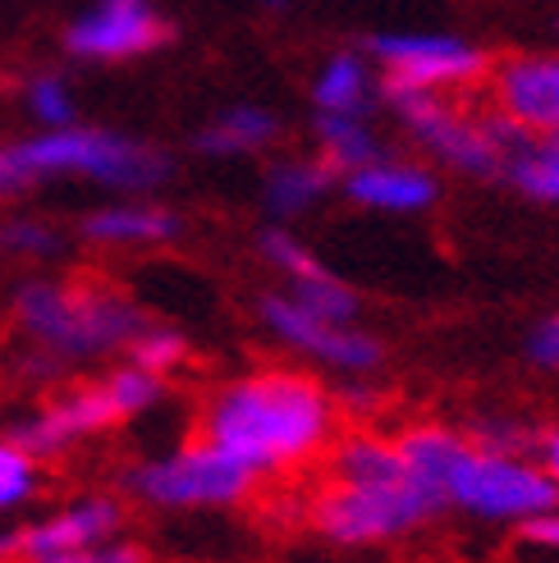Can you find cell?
Instances as JSON below:
<instances>
[{"label": "cell", "mask_w": 559, "mask_h": 563, "mask_svg": "<svg viewBox=\"0 0 559 563\" xmlns=\"http://www.w3.org/2000/svg\"><path fill=\"white\" fill-rule=\"evenodd\" d=\"M202 440L262 482L326 454L335 440V399L303 372H248L207 399Z\"/></svg>", "instance_id": "cell-1"}, {"label": "cell", "mask_w": 559, "mask_h": 563, "mask_svg": "<svg viewBox=\"0 0 559 563\" xmlns=\"http://www.w3.org/2000/svg\"><path fill=\"white\" fill-rule=\"evenodd\" d=\"M440 509L445 504L408 472L395 440L353 431L344 440H330L326 486L313 495L307 518L330 545L372 550L413 537Z\"/></svg>", "instance_id": "cell-2"}, {"label": "cell", "mask_w": 559, "mask_h": 563, "mask_svg": "<svg viewBox=\"0 0 559 563\" xmlns=\"http://www.w3.org/2000/svg\"><path fill=\"white\" fill-rule=\"evenodd\" d=\"M143 325V307L97 279H23L14 289V330L28 349V376H55L120 353Z\"/></svg>", "instance_id": "cell-3"}, {"label": "cell", "mask_w": 559, "mask_h": 563, "mask_svg": "<svg viewBox=\"0 0 559 563\" xmlns=\"http://www.w3.org/2000/svg\"><path fill=\"white\" fill-rule=\"evenodd\" d=\"M23 179H92L106 188H156L165 175H171V161H165L156 147L133 143L124 133L110 129H42L37 137L10 147Z\"/></svg>", "instance_id": "cell-4"}, {"label": "cell", "mask_w": 559, "mask_h": 563, "mask_svg": "<svg viewBox=\"0 0 559 563\" xmlns=\"http://www.w3.org/2000/svg\"><path fill=\"white\" fill-rule=\"evenodd\" d=\"M385 101L395 106V115L413 129V137L445 165H454L463 175H495L509 170V161L527 147L518 124L505 115L478 120L463 106L450 101V92H417V88H385Z\"/></svg>", "instance_id": "cell-5"}, {"label": "cell", "mask_w": 559, "mask_h": 563, "mask_svg": "<svg viewBox=\"0 0 559 563\" xmlns=\"http://www.w3.org/2000/svg\"><path fill=\"white\" fill-rule=\"evenodd\" d=\"M124 486L138 504L161 509V514H211V509L243 504L257 490V476L198 435L171 449V454L133 463Z\"/></svg>", "instance_id": "cell-6"}, {"label": "cell", "mask_w": 559, "mask_h": 563, "mask_svg": "<svg viewBox=\"0 0 559 563\" xmlns=\"http://www.w3.org/2000/svg\"><path fill=\"white\" fill-rule=\"evenodd\" d=\"M440 504L482 522H527L533 514L559 504V490L523 454H495V449H482L463 435L454 459L445 463Z\"/></svg>", "instance_id": "cell-7"}, {"label": "cell", "mask_w": 559, "mask_h": 563, "mask_svg": "<svg viewBox=\"0 0 559 563\" xmlns=\"http://www.w3.org/2000/svg\"><path fill=\"white\" fill-rule=\"evenodd\" d=\"M372 55L385 65V88L454 92L486 69V55L450 33H385L372 42Z\"/></svg>", "instance_id": "cell-8"}, {"label": "cell", "mask_w": 559, "mask_h": 563, "mask_svg": "<svg viewBox=\"0 0 559 563\" xmlns=\"http://www.w3.org/2000/svg\"><path fill=\"white\" fill-rule=\"evenodd\" d=\"M110 427H120V412H116V404H110L106 385L88 380V385H69L61 394H51L42 408L19 417L10 440L23 444L37 463H46V459H61V454H69V449H78L83 440H92Z\"/></svg>", "instance_id": "cell-9"}, {"label": "cell", "mask_w": 559, "mask_h": 563, "mask_svg": "<svg viewBox=\"0 0 559 563\" xmlns=\"http://www.w3.org/2000/svg\"><path fill=\"white\" fill-rule=\"evenodd\" d=\"M262 321L280 344H289V349L326 362V367H335V372H349V376L376 372L381 357H385V349L372 340L368 330H358L353 321H326L317 312H307V307H298L289 294L266 298Z\"/></svg>", "instance_id": "cell-10"}, {"label": "cell", "mask_w": 559, "mask_h": 563, "mask_svg": "<svg viewBox=\"0 0 559 563\" xmlns=\"http://www.w3.org/2000/svg\"><path fill=\"white\" fill-rule=\"evenodd\" d=\"M165 19L152 0H92L83 10L69 33L65 46L78 60H92V65H116V60H138L165 42Z\"/></svg>", "instance_id": "cell-11"}, {"label": "cell", "mask_w": 559, "mask_h": 563, "mask_svg": "<svg viewBox=\"0 0 559 563\" xmlns=\"http://www.w3.org/2000/svg\"><path fill=\"white\" fill-rule=\"evenodd\" d=\"M124 531V504L110 495H83L19 531V563H55Z\"/></svg>", "instance_id": "cell-12"}, {"label": "cell", "mask_w": 559, "mask_h": 563, "mask_svg": "<svg viewBox=\"0 0 559 563\" xmlns=\"http://www.w3.org/2000/svg\"><path fill=\"white\" fill-rule=\"evenodd\" d=\"M495 115L533 137H559V55H514L491 74Z\"/></svg>", "instance_id": "cell-13"}, {"label": "cell", "mask_w": 559, "mask_h": 563, "mask_svg": "<svg viewBox=\"0 0 559 563\" xmlns=\"http://www.w3.org/2000/svg\"><path fill=\"white\" fill-rule=\"evenodd\" d=\"M436 179L417 165H395V161H372L349 175V197L376 211H423L436 202Z\"/></svg>", "instance_id": "cell-14"}, {"label": "cell", "mask_w": 559, "mask_h": 563, "mask_svg": "<svg viewBox=\"0 0 559 563\" xmlns=\"http://www.w3.org/2000/svg\"><path fill=\"white\" fill-rule=\"evenodd\" d=\"M179 234V216L152 202H116L83 220V239L101 247H156Z\"/></svg>", "instance_id": "cell-15"}, {"label": "cell", "mask_w": 559, "mask_h": 563, "mask_svg": "<svg viewBox=\"0 0 559 563\" xmlns=\"http://www.w3.org/2000/svg\"><path fill=\"white\" fill-rule=\"evenodd\" d=\"M275 115L257 106H234V110H220V115L198 133V152L207 156H248V152H262L266 143H275Z\"/></svg>", "instance_id": "cell-16"}, {"label": "cell", "mask_w": 559, "mask_h": 563, "mask_svg": "<svg viewBox=\"0 0 559 563\" xmlns=\"http://www.w3.org/2000/svg\"><path fill=\"white\" fill-rule=\"evenodd\" d=\"M313 101L321 115H362L372 106V74L358 55H335V60L317 74Z\"/></svg>", "instance_id": "cell-17"}, {"label": "cell", "mask_w": 559, "mask_h": 563, "mask_svg": "<svg viewBox=\"0 0 559 563\" xmlns=\"http://www.w3.org/2000/svg\"><path fill=\"white\" fill-rule=\"evenodd\" d=\"M330 188L326 161H285L266 175V207L275 216H303Z\"/></svg>", "instance_id": "cell-18"}, {"label": "cell", "mask_w": 559, "mask_h": 563, "mask_svg": "<svg viewBox=\"0 0 559 563\" xmlns=\"http://www.w3.org/2000/svg\"><path fill=\"white\" fill-rule=\"evenodd\" d=\"M317 137L326 147V165L335 170V165H344V170H362V165L381 161L376 152V133L368 129V120L362 115H321L317 120Z\"/></svg>", "instance_id": "cell-19"}, {"label": "cell", "mask_w": 559, "mask_h": 563, "mask_svg": "<svg viewBox=\"0 0 559 563\" xmlns=\"http://www.w3.org/2000/svg\"><path fill=\"white\" fill-rule=\"evenodd\" d=\"M527 197L559 202V137H527V147L509 161L505 170Z\"/></svg>", "instance_id": "cell-20"}, {"label": "cell", "mask_w": 559, "mask_h": 563, "mask_svg": "<svg viewBox=\"0 0 559 563\" xmlns=\"http://www.w3.org/2000/svg\"><path fill=\"white\" fill-rule=\"evenodd\" d=\"M37 495H42V463L10 435H0V518L28 509Z\"/></svg>", "instance_id": "cell-21"}, {"label": "cell", "mask_w": 559, "mask_h": 563, "mask_svg": "<svg viewBox=\"0 0 559 563\" xmlns=\"http://www.w3.org/2000/svg\"><path fill=\"white\" fill-rule=\"evenodd\" d=\"M106 394H110V404H116L120 421H133V417H143L152 412L161 399H165V376H152L143 367H133V362H124V367H116L110 376H101Z\"/></svg>", "instance_id": "cell-22"}, {"label": "cell", "mask_w": 559, "mask_h": 563, "mask_svg": "<svg viewBox=\"0 0 559 563\" xmlns=\"http://www.w3.org/2000/svg\"><path fill=\"white\" fill-rule=\"evenodd\" d=\"M23 110L42 129H69L74 115H78V101H74V88L61 74H33L23 82Z\"/></svg>", "instance_id": "cell-23"}, {"label": "cell", "mask_w": 559, "mask_h": 563, "mask_svg": "<svg viewBox=\"0 0 559 563\" xmlns=\"http://www.w3.org/2000/svg\"><path fill=\"white\" fill-rule=\"evenodd\" d=\"M124 353H129L133 367H143L152 376H171V372H179L188 362V340L179 330H171V325H143L129 340Z\"/></svg>", "instance_id": "cell-24"}, {"label": "cell", "mask_w": 559, "mask_h": 563, "mask_svg": "<svg viewBox=\"0 0 559 563\" xmlns=\"http://www.w3.org/2000/svg\"><path fill=\"white\" fill-rule=\"evenodd\" d=\"M289 298L298 307H307V312L326 317V321H353L358 317V294L344 285V279H335L330 271L317 275V279H294Z\"/></svg>", "instance_id": "cell-25"}, {"label": "cell", "mask_w": 559, "mask_h": 563, "mask_svg": "<svg viewBox=\"0 0 559 563\" xmlns=\"http://www.w3.org/2000/svg\"><path fill=\"white\" fill-rule=\"evenodd\" d=\"M0 252L14 262H46L61 252V234L46 220L14 216V220H0Z\"/></svg>", "instance_id": "cell-26"}, {"label": "cell", "mask_w": 559, "mask_h": 563, "mask_svg": "<svg viewBox=\"0 0 559 563\" xmlns=\"http://www.w3.org/2000/svg\"><path fill=\"white\" fill-rule=\"evenodd\" d=\"M262 252H266V262H275L280 271L289 275V285H294V279H317V275H326V266H321L294 234H285V230H266V234H262Z\"/></svg>", "instance_id": "cell-27"}, {"label": "cell", "mask_w": 559, "mask_h": 563, "mask_svg": "<svg viewBox=\"0 0 559 563\" xmlns=\"http://www.w3.org/2000/svg\"><path fill=\"white\" fill-rule=\"evenodd\" d=\"M55 563H147L143 545H133L124 537H110V541H97L88 550H74L65 559H55Z\"/></svg>", "instance_id": "cell-28"}, {"label": "cell", "mask_w": 559, "mask_h": 563, "mask_svg": "<svg viewBox=\"0 0 559 563\" xmlns=\"http://www.w3.org/2000/svg\"><path fill=\"white\" fill-rule=\"evenodd\" d=\"M518 531H523L527 545L559 554V504H550V509H541V514H533L527 522H518Z\"/></svg>", "instance_id": "cell-29"}, {"label": "cell", "mask_w": 559, "mask_h": 563, "mask_svg": "<svg viewBox=\"0 0 559 563\" xmlns=\"http://www.w3.org/2000/svg\"><path fill=\"white\" fill-rule=\"evenodd\" d=\"M527 357H533L537 367L559 372V317H550V321H541L533 330V340H527Z\"/></svg>", "instance_id": "cell-30"}, {"label": "cell", "mask_w": 559, "mask_h": 563, "mask_svg": "<svg viewBox=\"0 0 559 563\" xmlns=\"http://www.w3.org/2000/svg\"><path fill=\"white\" fill-rule=\"evenodd\" d=\"M19 188H28V179H23V170H19L14 152L0 147V202H6V197H14Z\"/></svg>", "instance_id": "cell-31"}, {"label": "cell", "mask_w": 559, "mask_h": 563, "mask_svg": "<svg viewBox=\"0 0 559 563\" xmlns=\"http://www.w3.org/2000/svg\"><path fill=\"white\" fill-rule=\"evenodd\" d=\"M537 467L550 476V486L559 490V427L541 435V459H537Z\"/></svg>", "instance_id": "cell-32"}, {"label": "cell", "mask_w": 559, "mask_h": 563, "mask_svg": "<svg viewBox=\"0 0 559 563\" xmlns=\"http://www.w3.org/2000/svg\"><path fill=\"white\" fill-rule=\"evenodd\" d=\"M19 559V531H0V563Z\"/></svg>", "instance_id": "cell-33"}]
</instances>
